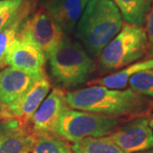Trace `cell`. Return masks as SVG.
Returning <instances> with one entry per match:
<instances>
[{
  "label": "cell",
  "mask_w": 153,
  "mask_h": 153,
  "mask_svg": "<svg viewBox=\"0 0 153 153\" xmlns=\"http://www.w3.org/2000/svg\"><path fill=\"white\" fill-rule=\"evenodd\" d=\"M66 100L71 109L131 119L149 116L153 110V100L131 88L111 89L92 85L68 92Z\"/></svg>",
  "instance_id": "1"
},
{
  "label": "cell",
  "mask_w": 153,
  "mask_h": 153,
  "mask_svg": "<svg viewBox=\"0 0 153 153\" xmlns=\"http://www.w3.org/2000/svg\"><path fill=\"white\" fill-rule=\"evenodd\" d=\"M123 18L111 0H88L76 26V38L92 58L120 32Z\"/></svg>",
  "instance_id": "2"
},
{
  "label": "cell",
  "mask_w": 153,
  "mask_h": 153,
  "mask_svg": "<svg viewBox=\"0 0 153 153\" xmlns=\"http://www.w3.org/2000/svg\"><path fill=\"white\" fill-rule=\"evenodd\" d=\"M50 76L60 88L71 89L88 82L96 69L79 41L65 37L47 58Z\"/></svg>",
  "instance_id": "3"
},
{
  "label": "cell",
  "mask_w": 153,
  "mask_h": 153,
  "mask_svg": "<svg viewBox=\"0 0 153 153\" xmlns=\"http://www.w3.org/2000/svg\"><path fill=\"white\" fill-rule=\"evenodd\" d=\"M147 53V38L143 27L123 24L99 56L103 72L117 71L141 59Z\"/></svg>",
  "instance_id": "4"
},
{
  "label": "cell",
  "mask_w": 153,
  "mask_h": 153,
  "mask_svg": "<svg viewBox=\"0 0 153 153\" xmlns=\"http://www.w3.org/2000/svg\"><path fill=\"white\" fill-rule=\"evenodd\" d=\"M123 122L122 117L67 108L60 116L55 135L76 143L86 138L107 136Z\"/></svg>",
  "instance_id": "5"
},
{
  "label": "cell",
  "mask_w": 153,
  "mask_h": 153,
  "mask_svg": "<svg viewBox=\"0 0 153 153\" xmlns=\"http://www.w3.org/2000/svg\"><path fill=\"white\" fill-rule=\"evenodd\" d=\"M18 36L36 45L48 58L66 37V33L54 19L40 7L24 21Z\"/></svg>",
  "instance_id": "6"
},
{
  "label": "cell",
  "mask_w": 153,
  "mask_h": 153,
  "mask_svg": "<svg viewBox=\"0 0 153 153\" xmlns=\"http://www.w3.org/2000/svg\"><path fill=\"white\" fill-rule=\"evenodd\" d=\"M108 137L124 153L153 149V134L146 117H135L121 123Z\"/></svg>",
  "instance_id": "7"
},
{
  "label": "cell",
  "mask_w": 153,
  "mask_h": 153,
  "mask_svg": "<svg viewBox=\"0 0 153 153\" xmlns=\"http://www.w3.org/2000/svg\"><path fill=\"white\" fill-rule=\"evenodd\" d=\"M50 88L49 78L44 73L21 98L1 108L0 120L16 118L27 126L36 111L49 94Z\"/></svg>",
  "instance_id": "8"
},
{
  "label": "cell",
  "mask_w": 153,
  "mask_h": 153,
  "mask_svg": "<svg viewBox=\"0 0 153 153\" xmlns=\"http://www.w3.org/2000/svg\"><path fill=\"white\" fill-rule=\"evenodd\" d=\"M67 108L69 106L66 103V94L60 88H53L30 121L35 136L55 135L60 116Z\"/></svg>",
  "instance_id": "9"
},
{
  "label": "cell",
  "mask_w": 153,
  "mask_h": 153,
  "mask_svg": "<svg viewBox=\"0 0 153 153\" xmlns=\"http://www.w3.org/2000/svg\"><path fill=\"white\" fill-rule=\"evenodd\" d=\"M44 71L33 73L14 67H5L0 71V107L12 104L32 87Z\"/></svg>",
  "instance_id": "10"
},
{
  "label": "cell",
  "mask_w": 153,
  "mask_h": 153,
  "mask_svg": "<svg viewBox=\"0 0 153 153\" xmlns=\"http://www.w3.org/2000/svg\"><path fill=\"white\" fill-rule=\"evenodd\" d=\"M46 60V56L39 48L17 36L7 51L5 65L28 72L39 73L44 71Z\"/></svg>",
  "instance_id": "11"
},
{
  "label": "cell",
  "mask_w": 153,
  "mask_h": 153,
  "mask_svg": "<svg viewBox=\"0 0 153 153\" xmlns=\"http://www.w3.org/2000/svg\"><path fill=\"white\" fill-rule=\"evenodd\" d=\"M36 137L16 118L0 121V153H30Z\"/></svg>",
  "instance_id": "12"
},
{
  "label": "cell",
  "mask_w": 153,
  "mask_h": 153,
  "mask_svg": "<svg viewBox=\"0 0 153 153\" xmlns=\"http://www.w3.org/2000/svg\"><path fill=\"white\" fill-rule=\"evenodd\" d=\"M88 0H42L41 7L52 17L66 34L71 33Z\"/></svg>",
  "instance_id": "13"
},
{
  "label": "cell",
  "mask_w": 153,
  "mask_h": 153,
  "mask_svg": "<svg viewBox=\"0 0 153 153\" xmlns=\"http://www.w3.org/2000/svg\"><path fill=\"white\" fill-rule=\"evenodd\" d=\"M149 69H153V57L142 61L132 63L129 66H126L114 73L89 81L88 84L89 86L98 85L111 89H124L128 86V80L133 75Z\"/></svg>",
  "instance_id": "14"
},
{
  "label": "cell",
  "mask_w": 153,
  "mask_h": 153,
  "mask_svg": "<svg viewBox=\"0 0 153 153\" xmlns=\"http://www.w3.org/2000/svg\"><path fill=\"white\" fill-rule=\"evenodd\" d=\"M35 0H28L21 13L9 26L0 31V70L5 68V56L10 44L16 39L21 30L22 23L34 10Z\"/></svg>",
  "instance_id": "15"
},
{
  "label": "cell",
  "mask_w": 153,
  "mask_h": 153,
  "mask_svg": "<svg viewBox=\"0 0 153 153\" xmlns=\"http://www.w3.org/2000/svg\"><path fill=\"white\" fill-rule=\"evenodd\" d=\"M120 12L122 18L128 24L143 27L146 17L152 8L148 0H111Z\"/></svg>",
  "instance_id": "16"
},
{
  "label": "cell",
  "mask_w": 153,
  "mask_h": 153,
  "mask_svg": "<svg viewBox=\"0 0 153 153\" xmlns=\"http://www.w3.org/2000/svg\"><path fill=\"white\" fill-rule=\"evenodd\" d=\"M73 153H124L108 135L97 138H86L74 143Z\"/></svg>",
  "instance_id": "17"
},
{
  "label": "cell",
  "mask_w": 153,
  "mask_h": 153,
  "mask_svg": "<svg viewBox=\"0 0 153 153\" xmlns=\"http://www.w3.org/2000/svg\"><path fill=\"white\" fill-rule=\"evenodd\" d=\"M32 153H73L70 145L55 135H38Z\"/></svg>",
  "instance_id": "18"
},
{
  "label": "cell",
  "mask_w": 153,
  "mask_h": 153,
  "mask_svg": "<svg viewBox=\"0 0 153 153\" xmlns=\"http://www.w3.org/2000/svg\"><path fill=\"white\" fill-rule=\"evenodd\" d=\"M128 85L137 93L153 98V69L145 70L133 75Z\"/></svg>",
  "instance_id": "19"
},
{
  "label": "cell",
  "mask_w": 153,
  "mask_h": 153,
  "mask_svg": "<svg viewBox=\"0 0 153 153\" xmlns=\"http://www.w3.org/2000/svg\"><path fill=\"white\" fill-rule=\"evenodd\" d=\"M28 0H0V31L9 26L21 13Z\"/></svg>",
  "instance_id": "20"
},
{
  "label": "cell",
  "mask_w": 153,
  "mask_h": 153,
  "mask_svg": "<svg viewBox=\"0 0 153 153\" xmlns=\"http://www.w3.org/2000/svg\"><path fill=\"white\" fill-rule=\"evenodd\" d=\"M146 33L147 38V53L148 58L153 57V4L146 17Z\"/></svg>",
  "instance_id": "21"
},
{
  "label": "cell",
  "mask_w": 153,
  "mask_h": 153,
  "mask_svg": "<svg viewBox=\"0 0 153 153\" xmlns=\"http://www.w3.org/2000/svg\"><path fill=\"white\" fill-rule=\"evenodd\" d=\"M148 119V123H149V126H150V128L153 134V114H150V116L147 117Z\"/></svg>",
  "instance_id": "22"
},
{
  "label": "cell",
  "mask_w": 153,
  "mask_h": 153,
  "mask_svg": "<svg viewBox=\"0 0 153 153\" xmlns=\"http://www.w3.org/2000/svg\"><path fill=\"white\" fill-rule=\"evenodd\" d=\"M137 153H153V149H150V150H147V151H144V152H140Z\"/></svg>",
  "instance_id": "23"
},
{
  "label": "cell",
  "mask_w": 153,
  "mask_h": 153,
  "mask_svg": "<svg viewBox=\"0 0 153 153\" xmlns=\"http://www.w3.org/2000/svg\"><path fill=\"white\" fill-rule=\"evenodd\" d=\"M148 1H150V2H152V0H148Z\"/></svg>",
  "instance_id": "24"
},
{
  "label": "cell",
  "mask_w": 153,
  "mask_h": 153,
  "mask_svg": "<svg viewBox=\"0 0 153 153\" xmlns=\"http://www.w3.org/2000/svg\"><path fill=\"white\" fill-rule=\"evenodd\" d=\"M0 111H1V107H0Z\"/></svg>",
  "instance_id": "25"
}]
</instances>
